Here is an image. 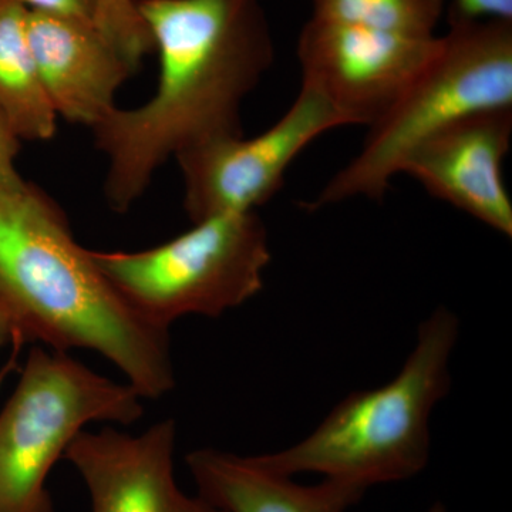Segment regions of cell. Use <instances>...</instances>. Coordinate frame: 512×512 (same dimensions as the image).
Instances as JSON below:
<instances>
[{"label": "cell", "mask_w": 512, "mask_h": 512, "mask_svg": "<svg viewBox=\"0 0 512 512\" xmlns=\"http://www.w3.org/2000/svg\"><path fill=\"white\" fill-rule=\"evenodd\" d=\"M158 55L153 96L92 128L106 156L104 197L127 212L188 148L241 136V107L274 63L262 0H140Z\"/></svg>", "instance_id": "obj_1"}, {"label": "cell", "mask_w": 512, "mask_h": 512, "mask_svg": "<svg viewBox=\"0 0 512 512\" xmlns=\"http://www.w3.org/2000/svg\"><path fill=\"white\" fill-rule=\"evenodd\" d=\"M0 311L13 342L94 350L144 399L174 389L168 329L131 308L62 208L30 183L0 191Z\"/></svg>", "instance_id": "obj_2"}, {"label": "cell", "mask_w": 512, "mask_h": 512, "mask_svg": "<svg viewBox=\"0 0 512 512\" xmlns=\"http://www.w3.org/2000/svg\"><path fill=\"white\" fill-rule=\"evenodd\" d=\"M458 336L460 319L440 306L389 383L348 394L305 439L259 458L288 477L319 474L366 491L419 476L430 461L431 414L451 390Z\"/></svg>", "instance_id": "obj_3"}, {"label": "cell", "mask_w": 512, "mask_h": 512, "mask_svg": "<svg viewBox=\"0 0 512 512\" xmlns=\"http://www.w3.org/2000/svg\"><path fill=\"white\" fill-rule=\"evenodd\" d=\"M439 50L392 109L369 127L359 153L333 175L311 210L382 200L407 157L454 121L512 107V20L450 18Z\"/></svg>", "instance_id": "obj_4"}, {"label": "cell", "mask_w": 512, "mask_h": 512, "mask_svg": "<svg viewBox=\"0 0 512 512\" xmlns=\"http://www.w3.org/2000/svg\"><path fill=\"white\" fill-rule=\"evenodd\" d=\"M92 256L131 308L164 329L185 315L218 318L251 301L272 261L268 229L256 212L192 222L146 251Z\"/></svg>", "instance_id": "obj_5"}, {"label": "cell", "mask_w": 512, "mask_h": 512, "mask_svg": "<svg viewBox=\"0 0 512 512\" xmlns=\"http://www.w3.org/2000/svg\"><path fill=\"white\" fill-rule=\"evenodd\" d=\"M141 399L66 353L30 350L0 413V512H53L47 478L77 434L93 421L136 423Z\"/></svg>", "instance_id": "obj_6"}, {"label": "cell", "mask_w": 512, "mask_h": 512, "mask_svg": "<svg viewBox=\"0 0 512 512\" xmlns=\"http://www.w3.org/2000/svg\"><path fill=\"white\" fill-rule=\"evenodd\" d=\"M342 117L315 90L301 86L292 106L264 133L205 141L178 154L184 210L191 222L256 212L279 191L293 161Z\"/></svg>", "instance_id": "obj_7"}, {"label": "cell", "mask_w": 512, "mask_h": 512, "mask_svg": "<svg viewBox=\"0 0 512 512\" xmlns=\"http://www.w3.org/2000/svg\"><path fill=\"white\" fill-rule=\"evenodd\" d=\"M440 36L416 37L311 18L298 39L301 86L345 121L369 128L387 113L439 50Z\"/></svg>", "instance_id": "obj_8"}, {"label": "cell", "mask_w": 512, "mask_h": 512, "mask_svg": "<svg viewBox=\"0 0 512 512\" xmlns=\"http://www.w3.org/2000/svg\"><path fill=\"white\" fill-rule=\"evenodd\" d=\"M511 140L512 107L477 111L427 138L407 157L400 174L511 238L512 201L503 177Z\"/></svg>", "instance_id": "obj_9"}, {"label": "cell", "mask_w": 512, "mask_h": 512, "mask_svg": "<svg viewBox=\"0 0 512 512\" xmlns=\"http://www.w3.org/2000/svg\"><path fill=\"white\" fill-rule=\"evenodd\" d=\"M175 439L174 420L160 421L141 436L111 427L83 430L64 458L82 476L92 512H225L178 487Z\"/></svg>", "instance_id": "obj_10"}, {"label": "cell", "mask_w": 512, "mask_h": 512, "mask_svg": "<svg viewBox=\"0 0 512 512\" xmlns=\"http://www.w3.org/2000/svg\"><path fill=\"white\" fill-rule=\"evenodd\" d=\"M37 72L56 116L89 127L116 109V96L136 72L92 23L28 12Z\"/></svg>", "instance_id": "obj_11"}, {"label": "cell", "mask_w": 512, "mask_h": 512, "mask_svg": "<svg viewBox=\"0 0 512 512\" xmlns=\"http://www.w3.org/2000/svg\"><path fill=\"white\" fill-rule=\"evenodd\" d=\"M185 461L198 494L225 512H348L366 493L330 478L299 484L266 466L259 456L217 448L192 451Z\"/></svg>", "instance_id": "obj_12"}, {"label": "cell", "mask_w": 512, "mask_h": 512, "mask_svg": "<svg viewBox=\"0 0 512 512\" xmlns=\"http://www.w3.org/2000/svg\"><path fill=\"white\" fill-rule=\"evenodd\" d=\"M0 111L20 140L55 137L57 121L37 72L28 33V10L0 0Z\"/></svg>", "instance_id": "obj_13"}, {"label": "cell", "mask_w": 512, "mask_h": 512, "mask_svg": "<svg viewBox=\"0 0 512 512\" xmlns=\"http://www.w3.org/2000/svg\"><path fill=\"white\" fill-rule=\"evenodd\" d=\"M311 18L363 28L436 36L446 0H311Z\"/></svg>", "instance_id": "obj_14"}, {"label": "cell", "mask_w": 512, "mask_h": 512, "mask_svg": "<svg viewBox=\"0 0 512 512\" xmlns=\"http://www.w3.org/2000/svg\"><path fill=\"white\" fill-rule=\"evenodd\" d=\"M140 0H94V26L134 69L153 50Z\"/></svg>", "instance_id": "obj_15"}, {"label": "cell", "mask_w": 512, "mask_h": 512, "mask_svg": "<svg viewBox=\"0 0 512 512\" xmlns=\"http://www.w3.org/2000/svg\"><path fill=\"white\" fill-rule=\"evenodd\" d=\"M20 137L5 114L0 111V191L16 190L28 183L16 167L20 151Z\"/></svg>", "instance_id": "obj_16"}, {"label": "cell", "mask_w": 512, "mask_h": 512, "mask_svg": "<svg viewBox=\"0 0 512 512\" xmlns=\"http://www.w3.org/2000/svg\"><path fill=\"white\" fill-rule=\"evenodd\" d=\"M28 12L45 13L94 25V0H3Z\"/></svg>", "instance_id": "obj_17"}, {"label": "cell", "mask_w": 512, "mask_h": 512, "mask_svg": "<svg viewBox=\"0 0 512 512\" xmlns=\"http://www.w3.org/2000/svg\"><path fill=\"white\" fill-rule=\"evenodd\" d=\"M450 18L512 20V0H454Z\"/></svg>", "instance_id": "obj_18"}, {"label": "cell", "mask_w": 512, "mask_h": 512, "mask_svg": "<svg viewBox=\"0 0 512 512\" xmlns=\"http://www.w3.org/2000/svg\"><path fill=\"white\" fill-rule=\"evenodd\" d=\"M13 342V332L10 328V323L3 312L0 311V349L6 345V343ZM3 375H0V382H2Z\"/></svg>", "instance_id": "obj_19"}, {"label": "cell", "mask_w": 512, "mask_h": 512, "mask_svg": "<svg viewBox=\"0 0 512 512\" xmlns=\"http://www.w3.org/2000/svg\"><path fill=\"white\" fill-rule=\"evenodd\" d=\"M427 512H447V508L441 503L431 505L430 510Z\"/></svg>", "instance_id": "obj_20"}]
</instances>
